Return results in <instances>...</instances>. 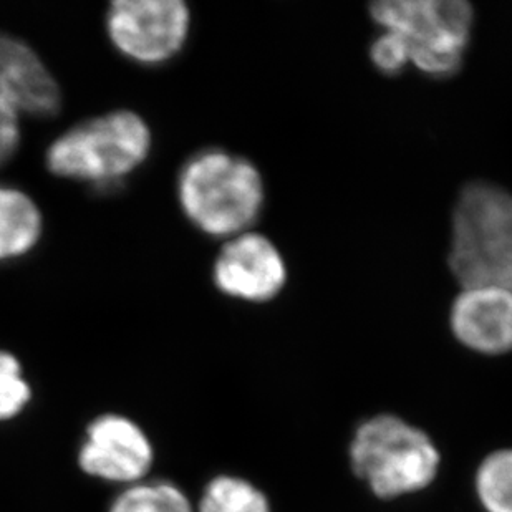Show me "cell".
<instances>
[{
	"label": "cell",
	"instance_id": "16",
	"mask_svg": "<svg viewBox=\"0 0 512 512\" xmlns=\"http://www.w3.org/2000/svg\"><path fill=\"white\" fill-rule=\"evenodd\" d=\"M370 60L378 72L395 77L410 65V54L400 35L383 30L370 47Z\"/></svg>",
	"mask_w": 512,
	"mask_h": 512
},
{
	"label": "cell",
	"instance_id": "3",
	"mask_svg": "<svg viewBox=\"0 0 512 512\" xmlns=\"http://www.w3.org/2000/svg\"><path fill=\"white\" fill-rule=\"evenodd\" d=\"M150 150L146 121L118 110L65 131L49 146L45 161L55 176L108 188L143 165Z\"/></svg>",
	"mask_w": 512,
	"mask_h": 512
},
{
	"label": "cell",
	"instance_id": "12",
	"mask_svg": "<svg viewBox=\"0 0 512 512\" xmlns=\"http://www.w3.org/2000/svg\"><path fill=\"white\" fill-rule=\"evenodd\" d=\"M108 512H196V508L179 486L155 479L126 486L113 499Z\"/></svg>",
	"mask_w": 512,
	"mask_h": 512
},
{
	"label": "cell",
	"instance_id": "4",
	"mask_svg": "<svg viewBox=\"0 0 512 512\" xmlns=\"http://www.w3.org/2000/svg\"><path fill=\"white\" fill-rule=\"evenodd\" d=\"M373 22L400 35L410 63L433 78L463 67L473 34L474 10L464 0H382L370 5Z\"/></svg>",
	"mask_w": 512,
	"mask_h": 512
},
{
	"label": "cell",
	"instance_id": "8",
	"mask_svg": "<svg viewBox=\"0 0 512 512\" xmlns=\"http://www.w3.org/2000/svg\"><path fill=\"white\" fill-rule=\"evenodd\" d=\"M287 264L269 237L242 232L219 251L213 281L219 292L251 304L276 299L287 284Z\"/></svg>",
	"mask_w": 512,
	"mask_h": 512
},
{
	"label": "cell",
	"instance_id": "7",
	"mask_svg": "<svg viewBox=\"0 0 512 512\" xmlns=\"http://www.w3.org/2000/svg\"><path fill=\"white\" fill-rule=\"evenodd\" d=\"M78 468L105 483L145 481L155 463V448L136 421L118 413H105L90 421L78 448Z\"/></svg>",
	"mask_w": 512,
	"mask_h": 512
},
{
	"label": "cell",
	"instance_id": "10",
	"mask_svg": "<svg viewBox=\"0 0 512 512\" xmlns=\"http://www.w3.org/2000/svg\"><path fill=\"white\" fill-rule=\"evenodd\" d=\"M0 98L19 115L49 118L62 108L49 68L29 45L7 34H0Z\"/></svg>",
	"mask_w": 512,
	"mask_h": 512
},
{
	"label": "cell",
	"instance_id": "15",
	"mask_svg": "<svg viewBox=\"0 0 512 512\" xmlns=\"http://www.w3.org/2000/svg\"><path fill=\"white\" fill-rule=\"evenodd\" d=\"M32 401V387L25 380L19 358L0 350V423L14 420Z\"/></svg>",
	"mask_w": 512,
	"mask_h": 512
},
{
	"label": "cell",
	"instance_id": "11",
	"mask_svg": "<svg viewBox=\"0 0 512 512\" xmlns=\"http://www.w3.org/2000/svg\"><path fill=\"white\" fill-rule=\"evenodd\" d=\"M42 234V214L20 189L0 186V262L25 256Z\"/></svg>",
	"mask_w": 512,
	"mask_h": 512
},
{
	"label": "cell",
	"instance_id": "6",
	"mask_svg": "<svg viewBox=\"0 0 512 512\" xmlns=\"http://www.w3.org/2000/svg\"><path fill=\"white\" fill-rule=\"evenodd\" d=\"M191 14L181 0H116L107 12L110 39L140 63H163L183 49Z\"/></svg>",
	"mask_w": 512,
	"mask_h": 512
},
{
	"label": "cell",
	"instance_id": "2",
	"mask_svg": "<svg viewBox=\"0 0 512 512\" xmlns=\"http://www.w3.org/2000/svg\"><path fill=\"white\" fill-rule=\"evenodd\" d=\"M448 266L461 287L512 292V193L488 181L464 184L451 214Z\"/></svg>",
	"mask_w": 512,
	"mask_h": 512
},
{
	"label": "cell",
	"instance_id": "9",
	"mask_svg": "<svg viewBox=\"0 0 512 512\" xmlns=\"http://www.w3.org/2000/svg\"><path fill=\"white\" fill-rule=\"evenodd\" d=\"M451 332L464 347L483 355L512 350V292L463 287L450 310Z\"/></svg>",
	"mask_w": 512,
	"mask_h": 512
},
{
	"label": "cell",
	"instance_id": "5",
	"mask_svg": "<svg viewBox=\"0 0 512 512\" xmlns=\"http://www.w3.org/2000/svg\"><path fill=\"white\" fill-rule=\"evenodd\" d=\"M350 458L353 471L383 499L425 489L440 466L430 438L392 415L375 416L358 426Z\"/></svg>",
	"mask_w": 512,
	"mask_h": 512
},
{
	"label": "cell",
	"instance_id": "14",
	"mask_svg": "<svg viewBox=\"0 0 512 512\" xmlns=\"http://www.w3.org/2000/svg\"><path fill=\"white\" fill-rule=\"evenodd\" d=\"M478 496L488 512H512V450L484 459L476 476Z\"/></svg>",
	"mask_w": 512,
	"mask_h": 512
},
{
	"label": "cell",
	"instance_id": "17",
	"mask_svg": "<svg viewBox=\"0 0 512 512\" xmlns=\"http://www.w3.org/2000/svg\"><path fill=\"white\" fill-rule=\"evenodd\" d=\"M19 113L0 98V166L15 155L20 145Z\"/></svg>",
	"mask_w": 512,
	"mask_h": 512
},
{
	"label": "cell",
	"instance_id": "1",
	"mask_svg": "<svg viewBox=\"0 0 512 512\" xmlns=\"http://www.w3.org/2000/svg\"><path fill=\"white\" fill-rule=\"evenodd\" d=\"M178 199L194 228L214 237H236L256 223L264 209L261 171L229 151H199L184 163Z\"/></svg>",
	"mask_w": 512,
	"mask_h": 512
},
{
	"label": "cell",
	"instance_id": "13",
	"mask_svg": "<svg viewBox=\"0 0 512 512\" xmlns=\"http://www.w3.org/2000/svg\"><path fill=\"white\" fill-rule=\"evenodd\" d=\"M196 512H271L269 501L246 479L218 476L211 479Z\"/></svg>",
	"mask_w": 512,
	"mask_h": 512
}]
</instances>
